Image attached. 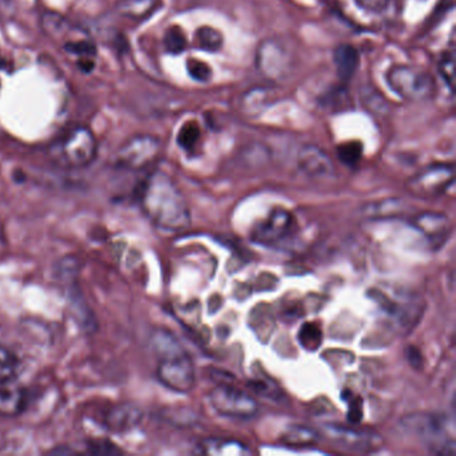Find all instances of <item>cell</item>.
<instances>
[{
  "label": "cell",
  "instance_id": "obj_1",
  "mask_svg": "<svg viewBox=\"0 0 456 456\" xmlns=\"http://www.w3.org/2000/svg\"><path fill=\"white\" fill-rule=\"evenodd\" d=\"M140 202L149 220L162 231L175 233L191 226V210L185 197L164 173H153L143 181Z\"/></svg>",
  "mask_w": 456,
  "mask_h": 456
},
{
  "label": "cell",
  "instance_id": "obj_2",
  "mask_svg": "<svg viewBox=\"0 0 456 456\" xmlns=\"http://www.w3.org/2000/svg\"><path fill=\"white\" fill-rule=\"evenodd\" d=\"M42 28L66 54L76 60L77 66L87 73L94 68L97 46L86 31L73 25L62 15L47 12L42 18Z\"/></svg>",
  "mask_w": 456,
  "mask_h": 456
},
{
  "label": "cell",
  "instance_id": "obj_3",
  "mask_svg": "<svg viewBox=\"0 0 456 456\" xmlns=\"http://www.w3.org/2000/svg\"><path fill=\"white\" fill-rule=\"evenodd\" d=\"M98 142L89 127L68 130L50 145L49 156L55 164L68 169H84L97 159Z\"/></svg>",
  "mask_w": 456,
  "mask_h": 456
},
{
  "label": "cell",
  "instance_id": "obj_4",
  "mask_svg": "<svg viewBox=\"0 0 456 456\" xmlns=\"http://www.w3.org/2000/svg\"><path fill=\"white\" fill-rule=\"evenodd\" d=\"M161 141L154 135L138 134L122 143L116 153L119 169L141 172L156 164L161 156Z\"/></svg>",
  "mask_w": 456,
  "mask_h": 456
},
{
  "label": "cell",
  "instance_id": "obj_5",
  "mask_svg": "<svg viewBox=\"0 0 456 456\" xmlns=\"http://www.w3.org/2000/svg\"><path fill=\"white\" fill-rule=\"evenodd\" d=\"M386 78L389 87L405 100H426L435 92L432 77L412 66H392Z\"/></svg>",
  "mask_w": 456,
  "mask_h": 456
},
{
  "label": "cell",
  "instance_id": "obj_6",
  "mask_svg": "<svg viewBox=\"0 0 456 456\" xmlns=\"http://www.w3.org/2000/svg\"><path fill=\"white\" fill-rule=\"evenodd\" d=\"M157 378L167 388L178 394H188L196 384L193 362L185 351L159 357Z\"/></svg>",
  "mask_w": 456,
  "mask_h": 456
},
{
  "label": "cell",
  "instance_id": "obj_7",
  "mask_svg": "<svg viewBox=\"0 0 456 456\" xmlns=\"http://www.w3.org/2000/svg\"><path fill=\"white\" fill-rule=\"evenodd\" d=\"M213 408L220 415L229 418L249 419L257 413L258 404L252 396L234 388L231 384L221 383L209 395Z\"/></svg>",
  "mask_w": 456,
  "mask_h": 456
},
{
  "label": "cell",
  "instance_id": "obj_8",
  "mask_svg": "<svg viewBox=\"0 0 456 456\" xmlns=\"http://www.w3.org/2000/svg\"><path fill=\"white\" fill-rule=\"evenodd\" d=\"M452 165H432L421 170L408 183V191L421 199H434L447 191L453 183Z\"/></svg>",
  "mask_w": 456,
  "mask_h": 456
},
{
  "label": "cell",
  "instance_id": "obj_9",
  "mask_svg": "<svg viewBox=\"0 0 456 456\" xmlns=\"http://www.w3.org/2000/svg\"><path fill=\"white\" fill-rule=\"evenodd\" d=\"M295 218L288 210H274L260 225L256 226L252 239L257 244L274 245L285 240L292 231Z\"/></svg>",
  "mask_w": 456,
  "mask_h": 456
},
{
  "label": "cell",
  "instance_id": "obj_10",
  "mask_svg": "<svg viewBox=\"0 0 456 456\" xmlns=\"http://www.w3.org/2000/svg\"><path fill=\"white\" fill-rule=\"evenodd\" d=\"M411 225L421 232L434 245L435 249L442 247L452 232L450 218L440 213H420L411 220Z\"/></svg>",
  "mask_w": 456,
  "mask_h": 456
},
{
  "label": "cell",
  "instance_id": "obj_11",
  "mask_svg": "<svg viewBox=\"0 0 456 456\" xmlns=\"http://www.w3.org/2000/svg\"><path fill=\"white\" fill-rule=\"evenodd\" d=\"M322 432L328 439L335 442L340 447L348 448L352 451H370L376 444V437L368 432L356 431V429L346 428V427L333 426L325 424Z\"/></svg>",
  "mask_w": 456,
  "mask_h": 456
},
{
  "label": "cell",
  "instance_id": "obj_12",
  "mask_svg": "<svg viewBox=\"0 0 456 456\" xmlns=\"http://www.w3.org/2000/svg\"><path fill=\"white\" fill-rule=\"evenodd\" d=\"M28 405V392L18 383L17 379L0 381V416L14 418L20 416Z\"/></svg>",
  "mask_w": 456,
  "mask_h": 456
},
{
  "label": "cell",
  "instance_id": "obj_13",
  "mask_svg": "<svg viewBox=\"0 0 456 456\" xmlns=\"http://www.w3.org/2000/svg\"><path fill=\"white\" fill-rule=\"evenodd\" d=\"M298 167L311 177H322L333 172L330 157L316 146H304L298 153Z\"/></svg>",
  "mask_w": 456,
  "mask_h": 456
},
{
  "label": "cell",
  "instance_id": "obj_14",
  "mask_svg": "<svg viewBox=\"0 0 456 456\" xmlns=\"http://www.w3.org/2000/svg\"><path fill=\"white\" fill-rule=\"evenodd\" d=\"M142 418L140 408L133 404H121L114 407L108 415V427L113 431L125 432L137 426Z\"/></svg>",
  "mask_w": 456,
  "mask_h": 456
},
{
  "label": "cell",
  "instance_id": "obj_15",
  "mask_svg": "<svg viewBox=\"0 0 456 456\" xmlns=\"http://www.w3.org/2000/svg\"><path fill=\"white\" fill-rule=\"evenodd\" d=\"M333 62L341 82L351 81L359 66V52L351 45H340L333 53Z\"/></svg>",
  "mask_w": 456,
  "mask_h": 456
},
{
  "label": "cell",
  "instance_id": "obj_16",
  "mask_svg": "<svg viewBox=\"0 0 456 456\" xmlns=\"http://www.w3.org/2000/svg\"><path fill=\"white\" fill-rule=\"evenodd\" d=\"M402 423L413 434L423 435L426 437H435L442 432V421L439 416L411 415L403 419Z\"/></svg>",
  "mask_w": 456,
  "mask_h": 456
},
{
  "label": "cell",
  "instance_id": "obj_17",
  "mask_svg": "<svg viewBox=\"0 0 456 456\" xmlns=\"http://www.w3.org/2000/svg\"><path fill=\"white\" fill-rule=\"evenodd\" d=\"M201 452L207 455H247L249 450L233 440L208 439L201 444Z\"/></svg>",
  "mask_w": 456,
  "mask_h": 456
},
{
  "label": "cell",
  "instance_id": "obj_18",
  "mask_svg": "<svg viewBox=\"0 0 456 456\" xmlns=\"http://www.w3.org/2000/svg\"><path fill=\"white\" fill-rule=\"evenodd\" d=\"M285 444L293 447H305L312 445L319 440V434L314 429L303 426H292L282 435Z\"/></svg>",
  "mask_w": 456,
  "mask_h": 456
},
{
  "label": "cell",
  "instance_id": "obj_19",
  "mask_svg": "<svg viewBox=\"0 0 456 456\" xmlns=\"http://www.w3.org/2000/svg\"><path fill=\"white\" fill-rule=\"evenodd\" d=\"M20 367V362L17 354L7 346H0V381L17 379Z\"/></svg>",
  "mask_w": 456,
  "mask_h": 456
},
{
  "label": "cell",
  "instance_id": "obj_20",
  "mask_svg": "<svg viewBox=\"0 0 456 456\" xmlns=\"http://www.w3.org/2000/svg\"><path fill=\"white\" fill-rule=\"evenodd\" d=\"M196 44L199 49L208 53H216L223 47L224 38L220 31L213 28H199L196 33Z\"/></svg>",
  "mask_w": 456,
  "mask_h": 456
},
{
  "label": "cell",
  "instance_id": "obj_21",
  "mask_svg": "<svg viewBox=\"0 0 456 456\" xmlns=\"http://www.w3.org/2000/svg\"><path fill=\"white\" fill-rule=\"evenodd\" d=\"M201 130L196 121H189L183 125L177 135V142L183 151H193L199 145Z\"/></svg>",
  "mask_w": 456,
  "mask_h": 456
},
{
  "label": "cell",
  "instance_id": "obj_22",
  "mask_svg": "<svg viewBox=\"0 0 456 456\" xmlns=\"http://www.w3.org/2000/svg\"><path fill=\"white\" fill-rule=\"evenodd\" d=\"M298 341L306 351H316L322 343V332L314 322H306L298 332Z\"/></svg>",
  "mask_w": 456,
  "mask_h": 456
},
{
  "label": "cell",
  "instance_id": "obj_23",
  "mask_svg": "<svg viewBox=\"0 0 456 456\" xmlns=\"http://www.w3.org/2000/svg\"><path fill=\"white\" fill-rule=\"evenodd\" d=\"M164 44L167 52L173 55L181 54V53L185 52L186 46H188L185 34L177 26H173L167 31Z\"/></svg>",
  "mask_w": 456,
  "mask_h": 456
},
{
  "label": "cell",
  "instance_id": "obj_24",
  "mask_svg": "<svg viewBox=\"0 0 456 456\" xmlns=\"http://www.w3.org/2000/svg\"><path fill=\"white\" fill-rule=\"evenodd\" d=\"M338 156L346 167H356L362 156V145L357 141L343 143L338 148Z\"/></svg>",
  "mask_w": 456,
  "mask_h": 456
},
{
  "label": "cell",
  "instance_id": "obj_25",
  "mask_svg": "<svg viewBox=\"0 0 456 456\" xmlns=\"http://www.w3.org/2000/svg\"><path fill=\"white\" fill-rule=\"evenodd\" d=\"M439 73L444 79L451 92H453V78H455V54L447 52L439 62Z\"/></svg>",
  "mask_w": 456,
  "mask_h": 456
},
{
  "label": "cell",
  "instance_id": "obj_26",
  "mask_svg": "<svg viewBox=\"0 0 456 456\" xmlns=\"http://www.w3.org/2000/svg\"><path fill=\"white\" fill-rule=\"evenodd\" d=\"M188 73L194 81L197 82H209L212 78V69L205 62L197 60H189L188 63Z\"/></svg>",
  "mask_w": 456,
  "mask_h": 456
},
{
  "label": "cell",
  "instance_id": "obj_27",
  "mask_svg": "<svg viewBox=\"0 0 456 456\" xmlns=\"http://www.w3.org/2000/svg\"><path fill=\"white\" fill-rule=\"evenodd\" d=\"M249 386L252 387L257 394L264 395V396L266 397L277 399V396L281 395V391H280L279 387H277V384L273 383V381L255 380L249 383Z\"/></svg>",
  "mask_w": 456,
  "mask_h": 456
},
{
  "label": "cell",
  "instance_id": "obj_28",
  "mask_svg": "<svg viewBox=\"0 0 456 456\" xmlns=\"http://www.w3.org/2000/svg\"><path fill=\"white\" fill-rule=\"evenodd\" d=\"M348 420L351 423H359L362 419V402L360 397H354L349 394Z\"/></svg>",
  "mask_w": 456,
  "mask_h": 456
},
{
  "label": "cell",
  "instance_id": "obj_29",
  "mask_svg": "<svg viewBox=\"0 0 456 456\" xmlns=\"http://www.w3.org/2000/svg\"><path fill=\"white\" fill-rule=\"evenodd\" d=\"M89 447L92 453H106V455L108 453H121V450H118L113 443L103 442V440H97Z\"/></svg>",
  "mask_w": 456,
  "mask_h": 456
},
{
  "label": "cell",
  "instance_id": "obj_30",
  "mask_svg": "<svg viewBox=\"0 0 456 456\" xmlns=\"http://www.w3.org/2000/svg\"><path fill=\"white\" fill-rule=\"evenodd\" d=\"M408 360H410L411 364L415 368H420L421 364H423L420 352H419L418 349L413 348V346H410V348H408Z\"/></svg>",
  "mask_w": 456,
  "mask_h": 456
},
{
  "label": "cell",
  "instance_id": "obj_31",
  "mask_svg": "<svg viewBox=\"0 0 456 456\" xmlns=\"http://www.w3.org/2000/svg\"><path fill=\"white\" fill-rule=\"evenodd\" d=\"M357 2L365 9L376 10L383 7V4H386L387 0H357Z\"/></svg>",
  "mask_w": 456,
  "mask_h": 456
}]
</instances>
